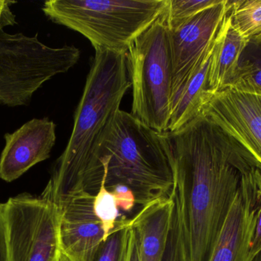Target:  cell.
Here are the masks:
<instances>
[{
	"label": "cell",
	"mask_w": 261,
	"mask_h": 261,
	"mask_svg": "<svg viewBox=\"0 0 261 261\" xmlns=\"http://www.w3.org/2000/svg\"><path fill=\"white\" fill-rule=\"evenodd\" d=\"M17 2L10 0H0V31L9 26L18 24L16 15L12 10V6Z\"/></svg>",
	"instance_id": "603a6c76"
},
{
	"label": "cell",
	"mask_w": 261,
	"mask_h": 261,
	"mask_svg": "<svg viewBox=\"0 0 261 261\" xmlns=\"http://www.w3.org/2000/svg\"><path fill=\"white\" fill-rule=\"evenodd\" d=\"M214 48L205 57L172 108L169 132L180 130L202 114L204 107L213 96L208 87V72Z\"/></svg>",
	"instance_id": "9a60e30c"
},
{
	"label": "cell",
	"mask_w": 261,
	"mask_h": 261,
	"mask_svg": "<svg viewBox=\"0 0 261 261\" xmlns=\"http://www.w3.org/2000/svg\"><path fill=\"white\" fill-rule=\"evenodd\" d=\"M202 114L236 139L261 169V96L228 87L215 93Z\"/></svg>",
	"instance_id": "8fae6325"
},
{
	"label": "cell",
	"mask_w": 261,
	"mask_h": 261,
	"mask_svg": "<svg viewBox=\"0 0 261 261\" xmlns=\"http://www.w3.org/2000/svg\"><path fill=\"white\" fill-rule=\"evenodd\" d=\"M0 261H9L7 230L3 211V204L2 203H0Z\"/></svg>",
	"instance_id": "cb8c5ba5"
},
{
	"label": "cell",
	"mask_w": 261,
	"mask_h": 261,
	"mask_svg": "<svg viewBox=\"0 0 261 261\" xmlns=\"http://www.w3.org/2000/svg\"><path fill=\"white\" fill-rule=\"evenodd\" d=\"M99 155L106 187H128L141 208L171 195L175 168L165 132L156 131L132 113L119 110L107 129Z\"/></svg>",
	"instance_id": "3957f363"
},
{
	"label": "cell",
	"mask_w": 261,
	"mask_h": 261,
	"mask_svg": "<svg viewBox=\"0 0 261 261\" xmlns=\"http://www.w3.org/2000/svg\"><path fill=\"white\" fill-rule=\"evenodd\" d=\"M107 188L114 196L118 208H121L125 212H130L132 211L136 202L135 195L128 187L121 184H116Z\"/></svg>",
	"instance_id": "7402d4cb"
},
{
	"label": "cell",
	"mask_w": 261,
	"mask_h": 261,
	"mask_svg": "<svg viewBox=\"0 0 261 261\" xmlns=\"http://www.w3.org/2000/svg\"><path fill=\"white\" fill-rule=\"evenodd\" d=\"M220 0H168L165 11L168 29H174Z\"/></svg>",
	"instance_id": "44dd1931"
},
{
	"label": "cell",
	"mask_w": 261,
	"mask_h": 261,
	"mask_svg": "<svg viewBox=\"0 0 261 261\" xmlns=\"http://www.w3.org/2000/svg\"><path fill=\"white\" fill-rule=\"evenodd\" d=\"M0 156V179L12 182L49 159L56 142V124L49 118H34L13 133L5 134Z\"/></svg>",
	"instance_id": "7c38bea8"
},
{
	"label": "cell",
	"mask_w": 261,
	"mask_h": 261,
	"mask_svg": "<svg viewBox=\"0 0 261 261\" xmlns=\"http://www.w3.org/2000/svg\"><path fill=\"white\" fill-rule=\"evenodd\" d=\"M93 208L96 217L102 222V228L105 233V242L109 234L114 229L119 215L116 199L111 192L106 187L105 173L100 188L95 195Z\"/></svg>",
	"instance_id": "ffe728a7"
},
{
	"label": "cell",
	"mask_w": 261,
	"mask_h": 261,
	"mask_svg": "<svg viewBox=\"0 0 261 261\" xmlns=\"http://www.w3.org/2000/svg\"><path fill=\"white\" fill-rule=\"evenodd\" d=\"M3 211L9 261H59L58 210L47 196L21 193Z\"/></svg>",
	"instance_id": "52a82bcc"
},
{
	"label": "cell",
	"mask_w": 261,
	"mask_h": 261,
	"mask_svg": "<svg viewBox=\"0 0 261 261\" xmlns=\"http://www.w3.org/2000/svg\"><path fill=\"white\" fill-rule=\"evenodd\" d=\"M261 188V169L242 174L240 186L208 261H253L251 257Z\"/></svg>",
	"instance_id": "9c48e42d"
},
{
	"label": "cell",
	"mask_w": 261,
	"mask_h": 261,
	"mask_svg": "<svg viewBox=\"0 0 261 261\" xmlns=\"http://www.w3.org/2000/svg\"><path fill=\"white\" fill-rule=\"evenodd\" d=\"M129 225V224H128ZM124 261H141L138 243L135 231L130 228L128 229V239H127L126 249H125Z\"/></svg>",
	"instance_id": "484cf974"
},
{
	"label": "cell",
	"mask_w": 261,
	"mask_h": 261,
	"mask_svg": "<svg viewBox=\"0 0 261 261\" xmlns=\"http://www.w3.org/2000/svg\"><path fill=\"white\" fill-rule=\"evenodd\" d=\"M174 199L168 197L149 202L128 220L136 236L141 261H161L165 252L172 219Z\"/></svg>",
	"instance_id": "4fadbf2b"
},
{
	"label": "cell",
	"mask_w": 261,
	"mask_h": 261,
	"mask_svg": "<svg viewBox=\"0 0 261 261\" xmlns=\"http://www.w3.org/2000/svg\"><path fill=\"white\" fill-rule=\"evenodd\" d=\"M174 208L171 228L161 261H190V245L184 201L180 191L175 185L173 189Z\"/></svg>",
	"instance_id": "e0dca14e"
},
{
	"label": "cell",
	"mask_w": 261,
	"mask_h": 261,
	"mask_svg": "<svg viewBox=\"0 0 261 261\" xmlns=\"http://www.w3.org/2000/svg\"><path fill=\"white\" fill-rule=\"evenodd\" d=\"M228 14L233 27L247 42L261 36V0L228 1Z\"/></svg>",
	"instance_id": "ac0fdd59"
},
{
	"label": "cell",
	"mask_w": 261,
	"mask_h": 261,
	"mask_svg": "<svg viewBox=\"0 0 261 261\" xmlns=\"http://www.w3.org/2000/svg\"><path fill=\"white\" fill-rule=\"evenodd\" d=\"M184 201L190 261H208L240 186L242 174L258 167L236 139L199 115L180 130L165 132Z\"/></svg>",
	"instance_id": "6da1fadb"
},
{
	"label": "cell",
	"mask_w": 261,
	"mask_h": 261,
	"mask_svg": "<svg viewBox=\"0 0 261 261\" xmlns=\"http://www.w3.org/2000/svg\"><path fill=\"white\" fill-rule=\"evenodd\" d=\"M95 52L71 136L42 193L55 205L74 193L99 191L104 176L101 144L130 87L127 52Z\"/></svg>",
	"instance_id": "7a4b0ae2"
},
{
	"label": "cell",
	"mask_w": 261,
	"mask_h": 261,
	"mask_svg": "<svg viewBox=\"0 0 261 261\" xmlns=\"http://www.w3.org/2000/svg\"><path fill=\"white\" fill-rule=\"evenodd\" d=\"M168 0H48L44 15L79 32L95 50L126 52L167 9Z\"/></svg>",
	"instance_id": "277c9868"
},
{
	"label": "cell",
	"mask_w": 261,
	"mask_h": 261,
	"mask_svg": "<svg viewBox=\"0 0 261 261\" xmlns=\"http://www.w3.org/2000/svg\"><path fill=\"white\" fill-rule=\"evenodd\" d=\"M260 253H261V188L258 208H257V217H256L255 230H254L251 251V258L254 260Z\"/></svg>",
	"instance_id": "d4e9b609"
},
{
	"label": "cell",
	"mask_w": 261,
	"mask_h": 261,
	"mask_svg": "<svg viewBox=\"0 0 261 261\" xmlns=\"http://www.w3.org/2000/svg\"><path fill=\"white\" fill-rule=\"evenodd\" d=\"M246 44L231 25L227 11L216 38L208 72V87L213 94L231 85Z\"/></svg>",
	"instance_id": "5bb4252c"
},
{
	"label": "cell",
	"mask_w": 261,
	"mask_h": 261,
	"mask_svg": "<svg viewBox=\"0 0 261 261\" xmlns=\"http://www.w3.org/2000/svg\"><path fill=\"white\" fill-rule=\"evenodd\" d=\"M126 59L132 114L156 131H168L173 64L165 12L134 40Z\"/></svg>",
	"instance_id": "5b68a950"
},
{
	"label": "cell",
	"mask_w": 261,
	"mask_h": 261,
	"mask_svg": "<svg viewBox=\"0 0 261 261\" xmlns=\"http://www.w3.org/2000/svg\"><path fill=\"white\" fill-rule=\"evenodd\" d=\"M94 199L80 192L57 204L59 261H96L105 233L94 212Z\"/></svg>",
	"instance_id": "30bf717a"
},
{
	"label": "cell",
	"mask_w": 261,
	"mask_h": 261,
	"mask_svg": "<svg viewBox=\"0 0 261 261\" xmlns=\"http://www.w3.org/2000/svg\"><path fill=\"white\" fill-rule=\"evenodd\" d=\"M73 45L53 48L38 35L0 31V105L21 107L49 80L68 72L79 61Z\"/></svg>",
	"instance_id": "8992f818"
},
{
	"label": "cell",
	"mask_w": 261,
	"mask_h": 261,
	"mask_svg": "<svg viewBox=\"0 0 261 261\" xmlns=\"http://www.w3.org/2000/svg\"><path fill=\"white\" fill-rule=\"evenodd\" d=\"M228 0H220L177 27L168 29L173 64L171 110L205 57L214 48L228 11Z\"/></svg>",
	"instance_id": "ba28073f"
},
{
	"label": "cell",
	"mask_w": 261,
	"mask_h": 261,
	"mask_svg": "<svg viewBox=\"0 0 261 261\" xmlns=\"http://www.w3.org/2000/svg\"><path fill=\"white\" fill-rule=\"evenodd\" d=\"M128 229V219H118L114 229L102 244L96 261H124Z\"/></svg>",
	"instance_id": "d6986e66"
},
{
	"label": "cell",
	"mask_w": 261,
	"mask_h": 261,
	"mask_svg": "<svg viewBox=\"0 0 261 261\" xmlns=\"http://www.w3.org/2000/svg\"><path fill=\"white\" fill-rule=\"evenodd\" d=\"M253 261H261V253H260V254H259Z\"/></svg>",
	"instance_id": "4316f807"
},
{
	"label": "cell",
	"mask_w": 261,
	"mask_h": 261,
	"mask_svg": "<svg viewBox=\"0 0 261 261\" xmlns=\"http://www.w3.org/2000/svg\"><path fill=\"white\" fill-rule=\"evenodd\" d=\"M229 87L261 96V36L247 42Z\"/></svg>",
	"instance_id": "2e32d148"
}]
</instances>
